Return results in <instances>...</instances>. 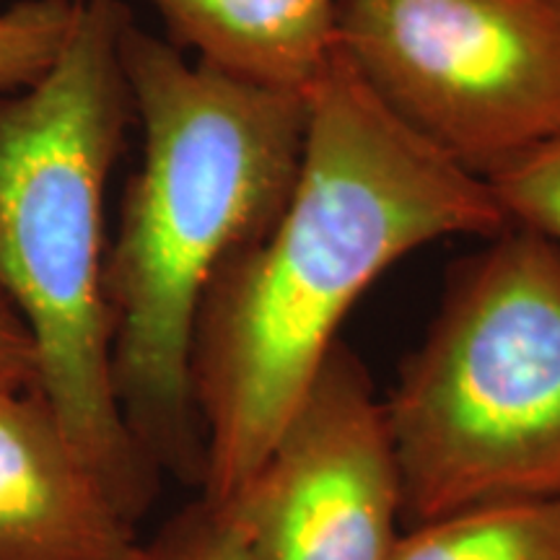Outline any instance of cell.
Masks as SVG:
<instances>
[{
	"label": "cell",
	"mask_w": 560,
	"mask_h": 560,
	"mask_svg": "<svg viewBox=\"0 0 560 560\" xmlns=\"http://www.w3.org/2000/svg\"><path fill=\"white\" fill-rule=\"evenodd\" d=\"M249 560H389L402 490L384 400L338 340L234 495Z\"/></svg>",
	"instance_id": "obj_6"
},
{
	"label": "cell",
	"mask_w": 560,
	"mask_h": 560,
	"mask_svg": "<svg viewBox=\"0 0 560 560\" xmlns=\"http://www.w3.org/2000/svg\"><path fill=\"white\" fill-rule=\"evenodd\" d=\"M0 387L37 389V355L30 330L0 296Z\"/></svg>",
	"instance_id": "obj_13"
},
{
	"label": "cell",
	"mask_w": 560,
	"mask_h": 560,
	"mask_svg": "<svg viewBox=\"0 0 560 560\" xmlns=\"http://www.w3.org/2000/svg\"><path fill=\"white\" fill-rule=\"evenodd\" d=\"M130 560H249L240 506L198 495L161 524L151 540H138Z\"/></svg>",
	"instance_id": "obj_11"
},
{
	"label": "cell",
	"mask_w": 560,
	"mask_h": 560,
	"mask_svg": "<svg viewBox=\"0 0 560 560\" xmlns=\"http://www.w3.org/2000/svg\"><path fill=\"white\" fill-rule=\"evenodd\" d=\"M384 412L402 529L560 499V244L509 226L454 262Z\"/></svg>",
	"instance_id": "obj_4"
},
{
	"label": "cell",
	"mask_w": 560,
	"mask_h": 560,
	"mask_svg": "<svg viewBox=\"0 0 560 560\" xmlns=\"http://www.w3.org/2000/svg\"><path fill=\"white\" fill-rule=\"evenodd\" d=\"M130 524L39 389L0 387V560H130Z\"/></svg>",
	"instance_id": "obj_7"
},
{
	"label": "cell",
	"mask_w": 560,
	"mask_h": 560,
	"mask_svg": "<svg viewBox=\"0 0 560 560\" xmlns=\"http://www.w3.org/2000/svg\"><path fill=\"white\" fill-rule=\"evenodd\" d=\"M511 226L560 244V132L486 179Z\"/></svg>",
	"instance_id": "obj_12"
},
{
	"label": "cell",
	"mask_w": 560,
	"mask_h": 560,
	"mask_svg": "<svg viewBox=\"0 0 560 560\" xmlns=\"http://www.w3.org/2000/svg\"><path fill=\"white\" fill-rule=\"evenodd\" d=\"M511 223L486 182L397 120L338 52L310 96L289 202L202 293L190 387L206 439L200 495L244 488L304 400L353 304L410 252Z\"/></svg>",
	"instance_id": "obj_1"
},
{
	"label": "cell",
	"mask_w": 560,
	"mask_h": 560,
	"mask_svg": "<svg viewBox=\"0 0 560 560\" xmlns=\"http://www.w3.org/2000/svg\"><path fill=\"white\" fill-rule=\"evenodd\" d=\"M120 58L143 156L104 252L112 384L140 450L202 486L206 439L190 342L210 278L268 231L296 187L310 96L255 86L125 26Z\"/></svg>",
	"instance_id": "obj_2"
},
{
	"label": "cell",
	"mask_w": 560,
	"mask_h": 560,
	"mask_svg": "<svg viewBox=\"0 0 560 560\" xmlns=\"http://www.w3.org/2000/svg\"><path fill=\"white\" fill-rule=\"evenodd\" d=\"M338 52L482 182L560 132V0H340Z\"/></svg>",
	"instance_id": "obj_5"
},
{
	"label": "cell",
	"mask_w": 560,
	"mask_h": 560,
	"mask_svg": "<svg viewBox=\"0 0 560 560\" xmlns=\"http://www.w3.org/2000/svg\"><path fill=\"white\" fill-rule=\"evenodd\" d=\"M125 0H79L60 58L0 94V296L30 330L42 392L130 524L159 499V467L125 423L104 304V192L136 122L120 39Z\"/></svg>",
	"instance_id": "obj_3"
},
{
	"label": "cell",
	"mask_w": 560,
	"mask_h": 560,
	"mask_svg": "<svg viewBox=\"0 0 560 560\" xmlns=\"http://www.w3.org/2000/svg\"><path fill=\"white\" fill-rule=\"evenodd\" d=\"M170 42L255 86L312 96L338 55L340 0H149Z\"/></svg>",
	"instance_id": "obj_8"
},
{
	"label": "cell",
	"mask_w": 560,
	"mask_h": 560,
	"mask_svg": "<svg viewBox=\"0 0 560 560\" xmlns=\"http://www.w3.org/2000/svg\"><path fill=\"white\" fill-rule=\"evenodd\" d=\"M389 560H560V499L467 509L402 529Z\"/></svg>",
	"instance_id": "obj_9"
},
{
	"label": "cell",
	"mask_w": 560,
	"mask_h": 560,
	"mask_svg": "<svg viewBox=\"0 0 560 560\" xmlns=\"http://www.w3.org/2000/svg\"><path fill=\"white\" fill-rule=\"evenodd\" d=\"M79 0H16L0 11V94L37 83L75 26Z\"/></svg>",
	"instance_id": "obj_10"
}]
</instances>
